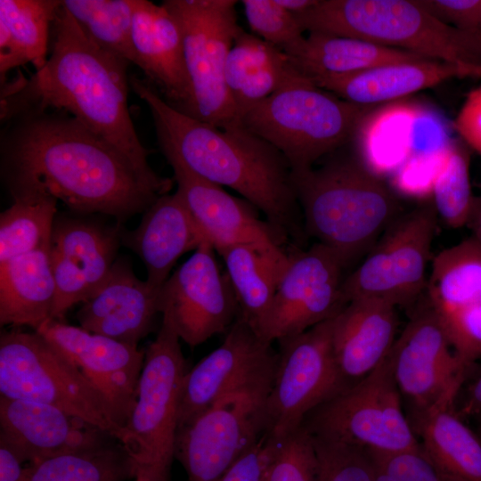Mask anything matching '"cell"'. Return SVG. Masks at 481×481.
<instances>
[{"instance_id":"34","label":"cell","mask_w":481,"mask_h":481,"mask_svg":"<svg viewBox=\"0 0 481 481\" xmlns=\"http://www.w3.org/2000/svg\"><path fill=\"white\" fill-rule=\"evenodd\" d=\"M29 464V481H125L135 477L128 452L115 437Z\"/></svg>"},{"instance_id":"12","label":"cell","mask_w":481,"mask_h":481,"mask_svg":"<svg viewBox=\"0 0 481 481\" xmlns=\"http://www.w3.org/2000/svg\"><path fill=\"white\" fill-rule=\"evenodd\" d=\"M272 382L226 395L177 430L175 458L189 481H217L261 438Z\"/></svg>"},{"instance_id":"35","label":"cell","mask_w":481,"mask_h":481,"mask_svg":"<svg viewBox=\"0 0 481 481\" xmlns=\"http://www.w3.org/2000/svg\"><path fill=\"white\" fill-rule=\"evenodd\" d=\"M0 215V264L50 249L58 200L43 192L18 193Z\"/></svg>"},{"instance_id":"13","label":"cell","mask_w":481,"mask_h":481,"mask_svg":"<svg viewBox=\"0 0 481 481\" xmlns=\"http://www.w3.org/2000/svg\"><path fill=\"white\" fill-rule=\"evenodd\" d=\"M436 219L433 205L399 216L362 264L345 277L346 302L375 299L395 307L412 303L427 288Z\"/></svg>"},{"instance_id":"48","label":"cell","mask_w":481,"mask_h":481,"mask_svg":"<svg viewBox=\"0 0 481 481\" xmlns=\"http://www.w3.org/2000/svg\"><path fill=\"white\" fill-rule=\"evenodd\" d=\"M277 3L294 15L314 7L319 0H276Z\"/></svg>"},{"instance_id":"28","label":"cell","mask_w":481,"mask_h":481,"mask_svg":"<svg viewBox=\"0 0 481 481\" xmlns=\"http://www.w3.org/2000/svg\"><path fill=\"white\" fill-rule=\"evenodd\" d=\"M441 402L409 420L423 451L445 481H481V439L455 411Z\"/></svg>"},{"instance_id":"1","label":"cell","mask_w":481,"mask_h":481,"mask_svg":"<svg viewBox=\"0 0 481 481\" xmlns=\"http://www.w3.org/2000/svg\"><path fill=\"white\" fill-rule=\"evenodd\" d=\"M2 169L12 195L43 192L119 223L168 194L173 180L137 167L69 113L27 109L4 120Z\"/></svg>"},{"instance_id":"22","label":"cell","mask_w":481,"mask_h":481,"mask_svg":"<svg viewBox=\"0 0 481 481\" xmlns=\"http://www.w3.org/2000/svg\"><path fill=\"white\" fill-rule=\"evenodd\" d=\"M132 41L136 66L143 71L148 82L168 104L188 114L192 88L176 18L162 3L137 0Z\"/></svg>"},{"instance_id":"42","label":"cell","mask_w":481,"mask_h":481,"mask_svg":"<svg viewBox=\"0 0 481 481\" xmlns=\"http://www.w3.org/2000/svg\"><path fill=\"white\" fill-rule=\"evenodd\" d=\"M435 18L460 30L481 33V0H417Z\"/></svg>"},{"instance_id":"38","label":"cell","mask_w":481,"mask_h":481,"mask_svg":"<svg viewBox=\"0 0 481 481\" xmlns=\"http://www.w3.org/2000/svg\"><path fill=\"white\" fill-rule=\"evenodd\" d=\"M270 438L272 445L265 481H320L315 446L302 426L281 438Z\"/></svg>"},{"instance_id":"9","label":"cell","mask_w":481,"mask_h":481,"mask_svg":"<svg viewBox=\"0 0 481 481\" xmlns=\"http://www.w3.org/2000/svg\"><path fill=\"white\" fill-rule=\"evenodd\" d=\"M301 426L314 437L366 450L395 451L420 445L388 355L365 378L313 410Z\"/></svg>"},{"instance_id":"2","label":"cell","mask_w":481,"mask_h":481,"mask_svg":"<svg viewBox=\"0 0 481 481\" xmlns=\"http://www.w3.org/2000/svg\"><path fill=\"white\" fill-rule=\"evenodd\" d=\"M129 84L150 109L165 157L175 158L204 180L234 190L289 244H305L291 168L278 150L242 126L217 127L175 110L148 81L133 76Z\"/></svg>"},{"instance_id":"16","label":"cell","mask_w":481,"mask_h":481,"mask_svg":"<svg viewBox=\"0 0 481 481\" xmlns=\"http://www.w3.org/2000/svg\"><path fill=\"white\" fill-rule=\"evenodd\" d=\"M215 253L209 242L202 243L159 292L160 313L192 347L226 332L239 316L234 290Z\"/></svg>"},{"instance_id":"4","label":"cell","mask_w":481,"mask_h":481,"mask_svg":"<svg viewBox=\"0 0 481 481\" xmlns=\"http://www.w3.org/2000/svg\"><path fill=\"white\" fill-rule=\"evenodd\" d=\"M318 167L292 173L307 237L335 251L347 266L398 218L391 189L357 157L339 151Z\"/></svg>"},{"instance_id":"3","label":"cell","mask_w":481,"mask_h":481,"mask_svg":"<svg viewBox=\"0 0 481 481\" xmlns=\"http://www.w3.org/2000/svg\"><path fill=\"white\" fill-rule=\"evenodd\" d=\"M128 65L89 40L61 4L52 26L46 63L29 77L20 76L4 87L1 120L27 109L65 111L137 167L154 172L129 113Z\"/></svg>"},{"instance_id":"46","label":"cell","mask_w":481,"mask_h":481,"mask_svg":"<svg viewBox=\"0 0 481 481\" xmlns=\"http://www.w3.org/2000/svg\"><path fill=\"white\" fill-rule=\"evenodd\" d=\"M455 411L461 418L481 414V371L467 387L463 402Z\"/></svg>"},{"instance_id":"43","label":"cell","mask_w":481,"mask_h":481,"mask_svg":"<svg viewBox=\"0 0 481 481\" xmlns=\"http://www.w3.org/2000/svg\"><path fill=\"white\" fill-rule=\"evenodd\" d=\"M272 440L265 433L217 481H265Z\"/></svg>"},{"instance_id":"24","label":"cell","mask_w":481,"mask_h":481,"mask_svg":"<svg viewBox=\"0 0 481 481\" xmlns=\"http://www.w3.org/2000/svg\"><path fill=\"white\" fill-rule=\"evenodd\" d=\"M395 306L380 300L349 301L335 316L332 349L344 389L374 371L396 339Z\"/></svg>"},{"instance_id":"7","label":"cell","mask_w":481,"mask_h":481,"mask_svg":"<svg viewBox=\"0 0 481 481\" xmlns=\"http://www.w3.org/2000/svg\"><path fill=\"white\" fill-rule=\"evenodd\" d=\"M180 340L162 314L158 335L145 350L135 404L124 427L122 444L133 461L135 479L169 481L187 372Z\"/></svg>"},{"instance_id":"33","label":"cell","mask_w":481,"mask_h":481,"mask_svg":"<svg viewBox=\"0 0 481 481\" xmlns=\"http://www.w3.org/2000/svg\"><path fill=\"white\" fill-rule=\"evenodd\" d=\"M60 0H0V72L22 64L36 70L49 57V41Z\"/></svg>"},{"instance_id":"50","label":"cell","mask_w":481,"mask_h":481,"mask_svg":"<svg viewBox=\"0 0 481 481\" xmlns=\"http://www.w3.org/2000/svg\"><path fill=\"white\" fill-rule=\"evenodd\" d=\"M135 481H153V480H141V479H135Z\"/></svg>"},{"instance_id":"18","label":"cell","mask_w":481,"mask_h":481,"mask_svg":"<svg viewBox=\"0 0 481 481\" xmlns=\"http://www.w3.org/2000/svg\"><path fill=\"white\" fill-rule=\"evenodd\" d=\"M36 332L77 366L124 428L135 404L145 350L52 319Z\"/></svg>"},{"instance_id":"11","label":"cell","mask_w":481,"mask_h":481,"mask_svg":"<svg viewBox=\"0 0 481 481\" xmlns=\"http://www.w3.org/2000/svg\"><path fill=\"white\" fill-rule=\"evenodd\" d=\"M334 318L277 341L265 401L268 436L278 439L297 430L313 410L344 390L332 349Z\"/></svg>"},{"instance_id":"26","label":"cell","mask_w":481,"mask_h":481,"mask_svg":"<svg viewBox=\"0 0 481 481\" xmlns=\"http://www.w3.org/2000/svg\"><path fill=\"white\" fill-rule=\"evenodd\" d=\"M466 77H481V67L425 59L310 80L345 101L359 105L376 106L435 86L451 78Z\"/></svg>"},{"instance_id":"32","label":"cell","mask_w":481,"mask_h":481,"mask_svg":"<svg viewBox=\"0 0 481 481\" xmlns=\"http://www.w3.org/2000/svg\"><path fill=\"white\" fill-rule=\"evenodd\" d=\"M426 289L428 302L441 319L481 312V243L471 236L438 253Z\"/></svg>"},{"instance_id":"41","label":"cell","mask_w":481,"mask_h":481,"mask_svg":"<svg viewBox=\"0 0 481 481\" xmlns=\"http://www.w3.org/2000/svg\"><path fill=\"white\" fill-rule=\"evenodd\" d=\"M312 438L320 464V481H372L371 467L365 449Z\"/></svg>"},{"instance_id":"25","label":"cell","mask_w":481,"mask_h":481,"mask_svg":"<svg viewBox=\"0 0 481 481\" xmlns=\"http://www.w3.org/2000/svg\"><path fill=\"white\" fill-rule=\"evenodd\" d=\"M120 239L144 264L146 282L154 290H159L181 256L208 241L177 192L157 199L137 228L120 231Z\"/></svg>"},{"instance_id":"39","label":"cell","mask_w":481,"mask_h":481,"mask_svg":"<svg viewBox=\"0 0 481 481\" xmlns=\"http://www.w3.org/2000/svg\"><path fill=\"white\" fill-rule=\"evenodd\" d=\"M244 13L253 34L289 54L305 40L296 16L276 0H243Z\"/></svg>"},{"instance_id":"17","label":"cell","mask_w":481,"mask_h":481,"mask_svg":"<svg viewBox=\"0 0 481 481\" xmlns=\"http://www.w3.org/2000/svg\"><path fill=\"white\" fill-rule=\"evenodd\" d=\"M222 344L187 371L181 389L177 430L226 395L273 381L277 352L238 316Z\"/></svg>"},{"instance_id":"44","label":"cell","mask_w":481,"mask_h":481,"mask_svg":"<svg viewBox=\"0 0 481 481\" xmlns=\"http://www.w3.org/2000/svg\"><path fill=\"white\" fill-rule=\"evenodd\" d=\"M453 126L461 138L481 155V84L467 95Z\"/></svg>"},{"instance_id":"10","label":"cell","mask_w":481,"mask_h":481,"mask_svg":"<svg viewBox=\"0 0 481 481\" xmlns=\"http://www.w3.org/2000/svg\"><path fill=\"white\" fill-rule=\"evenodd\" d=\"M233 0H165L180 24L192 103L188 116L221 128L241 126L229 95L224 68L240 29Z\"/></svg>"},{"instance_id":"20","label":"cell","mask_w":481,"mask_h":481,"mask_svg":"<svg viewBox=\"0 0 481 481\" xmlns=\"http://www.w3.org/2000/svg\"><path fill=\"white\" fill-rule=\"evenodd\" d=\"M166 159L173 169L176 192L216 252L238 244L268 248L289 244L249 201L199 177L175 158Z\"/></svg>"},{"instance_id":"6","label":"cell","mask_w":481,"mask_h":481,"mask_svg":"<svg viewBox=\"0 0 481 481\" xmlns=\"http://www.w3.org/2000/svg\"><path fill=\"white\" fill-rule=\"evenodd\" d=\"M374 107L345 101L299 72L252 108L240 126L278 150L298 173L347 145Z\"/></svg>"},{"instance_id":"47","label":"cell","mask_w":481,"mask_h":481,"mask_svg":"<svg viewBox=\"0 0 481 481\" xmlns=\"http://www.w3.org/2000/svg\"><path fill=\"white\" fill-rule=\"evenodd\" d=\"M467 226L471 230L472 237L481 243V193L475 198Z\"/></svg>"},{"instance_id":"29","label":"cell","mask_w":481,"mask_h":481,"mask_svg":"<svg viewBox=\"0 0 481 481\" xmlns=\"http://www.w3.org/2000/svg\"><path fill=\"white\" fill-rule=\"evenodd\" d=\"M56 288L50 249L0 264V324L29 326L35 331L52 319Z\"/></svg>"},{"instance_id":"19","label":"cell","mask_w":481,"mask_h":481,"mask_svg":"<svg viewBox=\"0 0 481 481\" xmlns=\"http://www.w3.org/2000/svg\"><path fill=\"white\" fill-rule=\"evenodd\" d=\"M119 240L118 226L109 229L78 219H55L50 246L56 288L52 320L62 322L70 307L100 289L117 259Z\"/></svg>"},{"instance_id":"45","label":"cell","mask_w":481,"mask_h":481,"mask_svg":"<svg viewBox=\"0 0 481 481\" xmlns=\"http://www.w3.org/2000/svg\"><path fill=\"white\" fill-rule=\"evenodd\" d=\"M30 473V465L0 441V481H29Z\"/></svg>"},{"instance_id":"36","label":"cell","mask_w":481,"mask_h":481,"mask_svg":"<svg viewBox=\"0 0 481 481\" xmlns=\"http://www.w3.org/2000/svg\"><path fill=\"white\" fill-rule=\"evenodd\" d=\"M137 0H64L62 5L100 49L136 65L132 41Z\"/></svg>"},{"instance_id":"30","label":"cell","mask_w":481,"mask_h":481,"mask_svg":"<svg viewBox=\"0 0 481 481\" xmlns=\"http://www.w3.org/2000/svg\"><path fill=\"white\" fill-rule=\"evenodd\" d=\"M216 253L224 262L237 298L239 316L258 334L288 265L289 252L281 247L238 244Z\"/></svg>"},{"instance_id":"5","label":"cell","mask_w":481,"mask_h":481,"mask_svg":"<svg viewBox=\"0 0 481 481\" xmlns=\"http://www.w3.org/2000/svg\"><path fill=\"white\" fill-rule=\"evenodd\" d=\"M295 16L308 33L359 38L428 59L481 67V33L442 22L417 0H319Z\"/></svg>"},{"instance_id":"40","label":"cell","mask_w":481,"mask_h":481,"mask_svg":"<svg viewBox=\"0 0 481 481\" xmlns=\"http://www.w3.org/2000/svg\"><path fill=\"white\" fill-rule=\"evenodd\" d=\"M366 452L371 467L372 481H445L420 444L402 450Z\"/></svg>"},{"instance_id":"31","label":"cell","mask_w":481,"mask_h":481,"mask_svg":"<svg viewBox=\"0 0 481 481\" xmlns=\"http://www.w3.org/2000/svg\"><path fill=\"white\" fill-rule=\"evenodd\" d=\"M287 55L295 69L309 79L428 59L359 38L319 32H309L304 42Z\"/></svg>"},{"instance_id":"15","label":"cell","mask_w":481,"mask_h":481,"mask_svg":"<svg viewBox=\"0 0 481 481\" xmlns=\"http://www.w3.org/2000/svg\"><path fill=\"white\" fill-rule=\"evenodd\" d=\"M346 267L335 251L318 242L292 248L258 335L273 344L338 315L347 304L342 293Z\"/></svg>"},{"instance_id":"8","label":"cell","mask_w":481,"mask_h":481,"mask_svg":"<svg viewBox=\"0 0 481 481\" xmlns=\"http://www.w3.org/2000/svg\"><path fill=\"white\" fill-rule=\"evenodd\" d=\"M0 396L57 407L117 438L124 428L77 366L37 332L0 335Z\"/></svg>"},{"instance_id":"21","label":"cell","mask_w":481,"mask_h":481,"mask_svg":"<svg viewBox=\"0 0 481 481\" xmlns=\"http://www.w3.org/2000/svg\"><path fill=\"white\" fill-rule=\"evenodd\" d=\"M110 437L114 436L57 407L0 396V441L27 464Z\"/></svg>"},{"instance_id":"14","label":"cell","mask_w":481,"mask_h":481,"mask_svg":"<svg viewBox=\"0 0 481 481\" xmlns=\"http://www.w3.org/2000/svg\"><path fill=\"white\" fill-rule=\"evenodd\" d=\"M388 360L408 420L441 402H456L469 368L454 351L428 302L396 337Z\"/></svg>"},{"instance_id":"23","label":"cell","mask_w":481,"mask_h":481,"mask_svg":"<svg viewBox=\"0 0 481 481\" xmlns=\"http://www.w3.org/2000/svg\"><path fill=\"white\" fill-rule=\"evenodd\" d=\"M159 292L135 274L131 263L117 258L100 289L77 313L80 327L138 346L152 330L159 310Z\"/></svg>"},{"instance_id":"27","label":"cell","mask_w":481,"mask_h":481,"mask_svg":"<svg viewBox=\"0 0 481 481\" xmlns=\"http://www.w3.org/2000/svg\"><path fill=\"white\" fill-rule=\"evenodd\" d=\"M298 73L283 51L240 27L224 68L225 85L240 125L252 108Z\"/></svg>"},{"instance_id":"37","label":"cell","mask_w":481,"mask_h":481,"mask_svg":"<svg viewBox=\"0 0 481 481\" xmlns=\"http://www.w3.org/2000/svg\"><path fill=\"white\" fill-rule=\"evenodd\" d=\"M437 217L452 228L467 226L476 195L471 181L469 157L458 143L442 151L431 186Z\"/></svg>"},{"instance_id":"49","label":"cell","mask_w":481,"mask_h":481,"mask_svg":"<svg viewBox=\"0 0 481 481\" xmlns=\"http://www.w3.org/2000/svg\"><path fill=\"white\" fill-rule=\"evenodd\" d=\"M475 418H477L478 420V424H477L478 429H477V434L478 435V436L481 439V414L476 416Z\"/></svg>"}]
</instances>
